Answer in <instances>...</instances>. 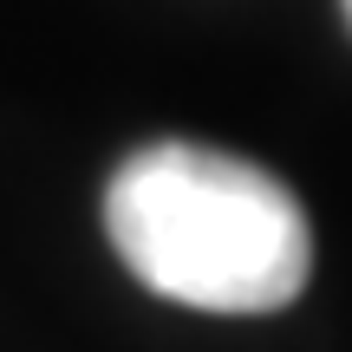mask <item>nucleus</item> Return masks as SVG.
<instances>
[{"label": "nucleus", "instance_id": "f257e3e1", "mask_svg": "<svg viewBox=\"0 0 352 352\" xmlns=\"http://www.w3.org/2000/svg\"><path fill=\"white\" fill-rule=\"evenodd\" d=\"M111 248L151 294L202 314H274L314 274V228L280 176L209 144H144L104 189Z\"/></svg>", "mask_w": 352, "mask_h": 352}, {"label": "nucleus", "instance_id": "f03ea898", "mask_svg": "<svg viewBox=\"0 0 352 352\" xmlns=\"http://www.w3.org/2000/svg\"><path fill=\"white\" fill-rule=\"evenodd\" d=\"M340 7H346V20H352V0H340Z\"/></svg>", "mask_w": 352, "mask_h": 352}]
</instances>
